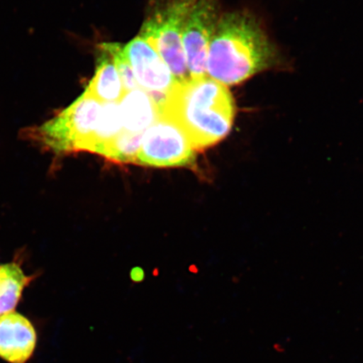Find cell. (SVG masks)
Wrapping results in <instances>:
<instances>
[{"label":"cell","mask_w":363,"mask_h":363,"mask_svg":"<svg viewBox=\"0 0 363 363\" xmlns=\"http://www.w3.org/2000/svg\"><path fill=\"white\" fill-rule=\"evenodd\" d=\"M158 113L176 122L195 151H202L230 133L235 103L226 86L206 75L178 82L158 106Z\"/></svg>","instance_id":"cell-1"},{"label":"cell","mask_w":363,"mask_h":363,"mask_svg":"<svg viewBox=\"0 0 363 363\" xmlns=\"http://www.w3.org/2000/svg\"><path fill=\"white\" fill-rule=\"evenodd\" d=\"M277 52L259 23L245 12L225 13L208 48L206 74L225 86L237 85L275 66Z\"/></svg>","instance_id":"cell-2"},{"label":"cell","mask_w":363,"mask_h":363,"mask_svg":"<svg viewBox=\"0 0 363 363\" xmlns=\"http://www.w3.org/2000/svg\"><path fill=\"white\" fill-rule=\"evenodd\" d=\"M102 104L84 91L65 110L43 125L26 129L24 135L56 153L85 151L96 128Z\"/></svg>","instance_id":"cell-3"},{"label":"cell","mask_w":363,"mask_h":363,"mask_svg":"<svg viewBox=\"0 0 363 363\" xmlns=\"http://www.w3.org/2000/svg\"><path fill=\"white\" fill-rule=\"evenodd\" d=\"M195 1L156 0L139 35L156 50L179 82L190 78L182 39Z\"/></svg>","instance_id":"cell-4"},{"label":"cell","mask_w":363,"mask_h":363,"mask_svg":"<svg viewBox=\"0 0 363 363\" xmlns=\"http://www.w3.org/2000/svg\"><path fill=\"white\" fill-rule=\"evenodd\" d=\"M195 157L196 151L183 129L170 118L159 115L143 135L136 163L155 167H191Z\"/></svg>","instance_id":"cell-5"},{"label":"cell","mask_w":363,"mask_h":363,"mask_svg":"<svg viewBox=\"0 0 363 363\" xmlns=\"http://www.w3.org/2000/svg\"><path fill=\"white\" fill-rule=\"evenodd\" d=\"M217 0H196L183 31V48L190 78L206 76L208 48L218 21Z\"/></svg>","instance_id":"cell-6"},{"label":"cell","mask_w":363,"mask_h":363,"mask_svg":"<svg viewBox=\"0 0 363 363\" xmlns=\"http://www.w3.org/2000/svg\"><path fill=\"white\" fill-rule=\"evenodd\" d=\"M123 51L139 88L160 106L179 81L156 50L142 36H136Z\"/></svg>","instance_id":"cell-7"},{"label":"cell","mask_w":363,"mask_h":363,"mask_svg":"<svg viewBox=\"0 0 363 363\" xmlns=\"http://www.w3.org/2000/svg\"><path fill=\"white\" fill-rule=\"evenodd\" d=\"M36 333L26 317L16 312L0 316V357L10 363H26L34 352Z\"/></svg>","instance_id":"cell-8"},{"label":"cell","mask_w":363,"mask_h":363,"mask_svg":"<svg viewBox=\"0 0 363 363\" xmlns=\"http://www.w3.org/2000/svg\"><path fill=\"white\" fill-rule=\"evenodd\" d=\"M98 54L95 74L85 91L99 102L119 104L127 92L115 62L103 44Z\"/></svg>","instance_id":"cell-9"},{"label":"cell","mask_w":363,"mask_h":363,"mask_svg":"<svg viewBox=\"0 0 363 363\" xmlns=\"http://www.w3.org/2000/svg\"><path fill=\"white\" fill-rule=\"evenodd\" d=\"M119 108L123 129L133 133H144L159 116L156 102L140 89L127 92Z\"/></svg>","instance_id":"cell-10"},{"label":"cell","mask_w":363,"mask_h":363,"mask_svg":"<svg viewBox=\"0 0 363 363\" xmlns=\"http://www.w3.org/2000/svg\"><path fill=\"white\" fill-rule=\"evenodd\" d=\"M123 130L119 104L103 103L96 128L85 151L103 155L107 145Z\"/></svg>","instance_id":"cell-11"},{"label":"cell","mask_w":363,"mask_h":363,"mask_svg":"<svg viewBox=\"0 0 363 363\" xmlns=\"http://www.w3.org/2000/svg\"><path fill=\"white\" fill-rule=\"evenodd\" d=\"M3 267L4 279L0 286V316L15 310L23 290L33 279V277L25 275L16 263H9Z\"/></svg>","instance_id":"cell-12"},{"label":"cell","mask_w":363,"mask_h":363,"mask_svg":"<svg viewBox=\"0 0 363 363\" xmlns=\"http://www.w3.org/2000/svg\"><path fill=\"white\" fill-rule=\"evenodd\" d=\"M143 134L122 130L107 145L102 156L113 162L136 163Z\"/></svg>","instance_id":"cell-13"},{"label":"cell","mask_w":363,"mask_h":363,"mask_svg":"<svg viewBox=\"0 0 363 363\" xmlns=\"http://www.w3.org/2000/svg\"><path fill=\"white\" fill-rule=\"evenodd\" d=\"M104 47L110 52L118 72L121 77L122 84L126 92L140 89L138 82L135 79L133 68L125 55L123 48L119 43H103Z\"/></svg>","instance_id":"cell-14"},{"label":"cell","mask_w":363,"mask_h":363,"mask_svg":"<svg viewBox=\"0 0 363 363\" xmlns=\"http://www.w3.org/2000/svg\"><path fill=\"white\" fill-rule=\"evenodd\" d=\"M4 279V267L0 266V286H1Z\"/></svg>","instance_id":"cell-15"}]
</instances>
